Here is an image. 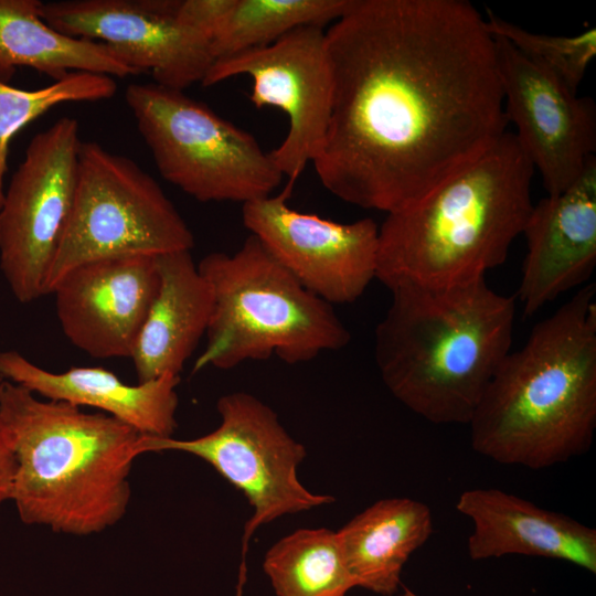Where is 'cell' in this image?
Returning a JSON list of instances; mask_svg holds the SVG:
<instances>
[{
    "label": "cell",
    "mask_w": 596,
    "mask_h": 596,
    "mask_svg": "<svg viewBox=\"0 0 596 596\" xmlns=\"http://www.w3.org/2000/svg\"><path fill=\"white\" fill-rule=\"evenodd\" d=\"M289 192L243 204L244 226L310 292L331 305L356 300L376 276L377 224L294 210Z\"/></svg>",
    "instance_id": "13"
},
{
    "label": "cell",
    "mask_w": 596,
    "mask_h": 596,
    "mask_svg": "<svg viewBox=\"0 0 596 596\" xmlns=\"http://www.w3.org/2000/svg\"><path fill=\"white\" fill-rule=\"evenodd\" d=\"M198 268L214 305L194 373L206 366L230 370L273 354L297 364L350 342L332 305L307 290L252 234L234 254L210 253Z\"/></svg>",
    "instance_id": "6"
},
{
    "label": "cell",
    "mask_w": 596,
    "mask_h": 596,
    "mask_svg": "<svg viewBox=\"0 0 596 596\" xmlns=\"http://www.w3.org/2000/svg\"><path fill=\"white\" fill-rule=\"evenodd\" d=\"M0 379L46 400L100 409L141 435L167 438L177 429L180 375L164 374L130 385L100 366H74L54 373L9 350L0 352Z\"/></svg>",
    "instance_id": "18"
},
{
    "label": "cell",
    "mask_w": 596,
    "mask_h": 596,
    "mask_svg": "<svg viewBox=\"0 0 596 596\" xmlns=\"http://www.w3.org/2000/svg\"><path fill=\"white\" fill-rule=\"evenodd\" d=\"M221 424L213 432L193 439L142 435L138 455L175 450L201 458L247 498L254 512L245 523L236 596L246 582L248 542L266 523L313 508L330 504L334 498L309 491L298 479V467L307 451L280 424L277 414L256 396L234 392L216 403Z\"/></svg>",
    "instance_id": "9"
},
{
    "label": "cell",
    "mask_w": 596,
    "mask_h": 596,
    "mask_svg": "<svg viewBox=\"0 0 596 596\" xmlns=\"http://www.w3.org/2000/svg\"><path fill=\"white\" fill-rule=\"evenodd\" d=\"M159 289L137 339L131 360L138 383L179 375L206 333L213 292L191 251L157 256Z\"/></svg>",
    "instance_id": "19"
},
{
    "label": "cell",
    "mask_w": 596,
    "mask_h": 596,
    "mask_svg": "<svg viewBox=\"0 0 596 596\" xmlns=\"http://www.w3.org/2000/svg\"><path fill=\"white\" fill-rule=\"evenodd\" d=\"M353 0H234L211 39L213 58L268 45L302 26L323 28Z\"/></svg>",
    "instance_id": "23"
},
{
    "label": "cell",
    "mask_w": 596,
    "mask_h": 596,
    "mask_svg": "<svg viewBox=\"0 0 596 596\" xmlns=\"http://www.w3.org/2000/svg\"><path fill=\"white\" fill-rule=\"evenodd\" d=\"M534 168L514 132L419 201L386 214L379 226L376 276L401 285L444 288L472 283L505 262L533 207Z\"/></svg>",
    "instance_id": "4"
},
{
    "label": "cell",
    "mask_w": 596,
    "mask_h": 596,
    "mask_svg": "<svg viewBox=\"0 0 596 596\" xmlns=\"http://www.w3.org/2000/svg\"><path fill=\"white\" fill-rule=\"evenodd\" d=\"M15 467L11 437L0 419V504L11 499Z\"/></svg>",
    "instance_id": "26"
},
{
    "label": "cell",
    "mask_w": 596,
    "mask_h": 596,
    "mask_svg": "<svg viewBox=\"0 0 596 596\" xmlns=\"http://www.w3.org/2000/svg\"><path fill=\"white\" fill-rule=\"evenodd\" d=\"M193 234L158 182L134 160L81 143L73 206L45 294L75 267L105 258L191 251Z\"/></svg>",
    "instance_id": "8"
},
{
    "label": "cell",
    "mask_w": 596,
    "mask_h": 596,
    "mask_svg": "<svg viewBox=\"0 0 596 596\" xmlns=\"http://www.w3.org/2000/svg\"><path fill=\"white\" fill-rule=\"evenodd\" d=\"M78 121L62 117L29 142L0 207V269L17 300L45 296L49 272L73 206Z\"/></svg>",
    "instance_id": "10"
},
{
    "label": "cell",
    "mask_w": 596,
    "mask_h": 596,
    "mask_svg": "<svg viewBox=\"0 0 596 596\" xmlns=\"http://www.w3.org/2000/svg\"><path fill=\"white\" fill-rule=\"evenodd\" d=\"M433 532L429 507L411 498L379 500L337 531L355 587L383 596L397 592L404 565Z\"/></svg>",
    "instance_id": "20"
},
{
    "label": "cell",
    "mask_w": 596,
    "mask_h": 596,
    "mask_svg": "<svg viewBox=\"0 0 596 596\" xmlns=\"http://www.w3.org/2000/svg\"><path fill=\"white\" fill-rule=\"evenodd\" d=\"M159 283L157 256H124L75 267L51 294L72 344L96 359L131 358Z\"/></svg>",
    "instance_id": "15"
},
{
    "label": "cell",
    "mask_w": 596,
    "mask_h": 596,
    "mask_svg": "<svg viewBox=\"0 0 596 596\" xmlns=\"http://www.w3.org/2000/svg\"><path fill=\"white\" fill-rule=\"evenodd\" d=\"M240 75L252 78L256 108L275 107L287 116V134L269 155L291 189L318 155L329 125L333 85L326 31L298 28L268 45L216 58L201 84Z\"/></svg>",
    "instance_id": "11"
},
{
    "label": "cell",
    "mask_w": 596,
    "mask_h": 596,
    "mask_svg": "<svg viewBox=\"0 0 596 596\" xmlns=\"http://www.w3.org/2000/svg\"><path fill=\"white\" fill-rule=\"evenodd\" d=\"M375 331L381 377L403 405L434 424H469L511 351L514 297L486 279L427 288L401 285Z\"/></svg>",
    "instance_id": "3"
},
{
    "label": "cell",
    "mask_w": 596,
    "mask_h": 596,
    "mask_svg": "<svg viewBox=\"0 0 596 596\" xmlns=\"http://www.w3.org/2000/svg\"><path fill=\"white\" fill-rule=\"evenodd\" d=\"M125 99L161 177L195 200L245 204L281 183L253 135L183 91L134 83Z\"/></svg>",
    "instance_id": "7"
},
{
    "label": "cell",
    "mask_w": 596,
    "mask_h": 596,
    "mask_svg": "<svg viewBox=\"0 0 596 596\" xmlns=\"http://www.w3.org/2000/svg\"><path fill=\"white\" fill-rule=\"evenodd\" d=\"M116 91L114 77L88 72L70 73L38 89L17 88L0 79V207L11 139L56 105L108 99Z\"/></svg>",
    "instance_id": "24"
},
{
    "label": "cell",
    "mask_w": 596,
    "mask_h": 596,
    "mask_svg": "<svg viewBox=\"0 0 596 596\" xmlns=\"http://www.w3.org/2000/svg\"><path fill=\"white\" fill-rule=\"evenodd\" d=\"M493 38L507 119L547 194H557L596 158L595 103L503 38Z\"/></svg>",
    "instance_id": "14"
},
{
    "label": "cell",
    "mask_w": 596,
    "mask_h": 596,
    "mask_svg": "<svg viewBox=\"0 0 596 596\" xmlns=\"http://www.w3.org/2000/svg\"><path fill=\"white\" fill-rule=\"evenodd\" d=\"M181 0H63L42 2V19L73 38L106 44L153 83L183 91L202 83L214 58L210 38L184 22Z\"/></svg>",
    "instance_id": "12"
},
{
    "label": "cell",
    "mask_w": 596,
    "mask_h": 596,
    "mask_svg": "<svg viewBox=\"0 0 596 596\" xmlns=\"http://www.w3.org/2000/svg\"><path fill=\"white\" fill-rule=\"evenodd\" d=\"M486 24L492 35L503 38L575 91L596 55L595 28L570 36L534 33L503 20L491 10H488Z\"/></svg>",
    "instance_id": "25"
},
{
    "label": "cell",
    "mask_w": 596,
    "mask_h": 596,
    "mask_svg": "<svg viewBox=\"0 0 596 596\" xmlns=\"http://www.w3.org/2000/svg\"><path fill=\"white\" fill-rule=\"evenodd\" d=\"M263 568L277 596H345L355 587L337 531L300 529L266 553Z\"/></svg>",
    "instance_id": "22"
},
{
    "label": "cell",
    "mask_w": 596,
    "mask_h": 596,
    "mask_svg": "<svg viewBox=\"0 0 596 596\" xmlns=\"http://www.w3.org/2000/svg\"><path fill=\"white\" fill-rule=\"evenodd\" d=\"M332 104L312 161L340 200L387 213L507 131L496 41L464 0H353L326 31Z\"/></svg>",
    "instance_id": "1"
},
{
    "label": "cell",
    "mask_w": 596,
    "mask_h": 596,
    "mask_svg": "<svg viewBox=\"0 0 596 596\" xmlns=\"http://www.w3.org/2000/svg\"><path fill=\"white\" fill-rule=\"evenodd\" d=\"M476 453L529 469L587 453L596 428V287L589 283L509 352L469 424Z\"/></svg>",
    "instance_id": "2"
},
{
    "label": "cell",
    "mask_w": 596,
    "mask_h": 596,
    "mask_svg": "<svg viewBox=\"0 0 596 596\" xmlns=\"http://www.w3.org/2000/svg\"><path fill=\"white\" fill-rule=\"evenodd\" d=\"M518 297L524 317L581 286L596 265V158L566 190L533 204Z\"/></svg>",
    "instance_id": "16"
},
{
    "label": "cell",
    "mask_w": 596,
    "mask_h": 596,
    "mask_svg": "<svg viewBox=\"0 0 596 596\" xmlns=\"http://www.w3.org/2000/svg\"><path fill=\"white\" fill-rule=\"evenodd\" d=\"M42 1L0 0V79L8 83L18 66L60 79L73 72L110 77L139 75L106 44L65 35L40 14Z\"/></svg>",
    "instance_id": "21"
},
{
    "label": "cell",
    "mask_w": 596,
    "mask_h": 596,
    "mask_svg": "<svg viewBox=\"0 0 596 596\" xmlns=\"http://www.w3.org/2000/svg\"><path fill=\"white\" fill-rule=\"evenodd\" d=\"M456 509L472 523L471 560L525 555L560 560L596 573V530L497 488L460 493Z\"/></svg>",
    "instance_id": "17"
},
{
    "label": "cell",
    "mask_w": 596,
    "mask_h": 596,
    "mask_svg": "<svg viewBox=\"0 0 596 596\" xmlns=\"http://www.w3.org/2000/svg\"><path fill=\"white\" fill-rule=\"evenodd\" d=\"M0 419L17 462L10 500L23 523L82 536L120 521L139 432L2 379Z\"/></svg>",
    "instance_id": "5"
}]
</instances>
